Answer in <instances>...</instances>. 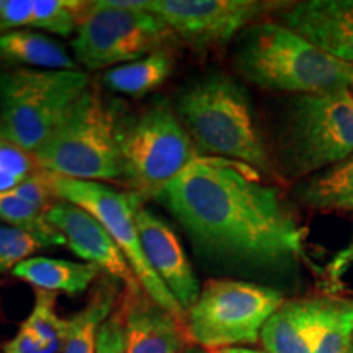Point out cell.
I'll return each mask as SVG.
<instances>
[{"mask_svg": "<svg viewBox=\"0 0 353 353\" xmlns=\"http://www.w3.org/2000/svg\"><path fill=\"white\" fill-rule=\"evenodd\" d=\"M87 88V74L79 69L2 70L0 136L34 154Z\"/></svg>", "mask_w": 353, "mask_h": 353, "instance_id": "cell-6", "label": "cell"}, {"mask_svg": "<svg viewBox=\"0 0 353 353\" xmlns=\"http://www.w3.org/2000/svg\"><path fill=\"white\" fill-rule=\"evenodd\" d=\"M0 219L8 226L37 234L51 247L65 245L63 234L57 231L48 219L46 210L21 200L12 192L0 193Z\"/></svg>", "mask_w": 353, "mask_h": 353, "instance_id": "cell-22", "label": "cell"}, {"mask_svg": "<svg viewBox=\"0 0 353 353\" xmlns=\"http://www.w3.org/2000/svg\"><path fill=\"white\" fill-rule=\"evenodd\" d=\"M353 299H343L341 309L321 335L314 353H352Z\"/></svg>", "mask_w": 353, "mask_h": 353, "instance_id": "cell-26", "label": "cell"}, {"mask_svg": "<svg viewBox=\"0 0 353 353\" xmlns=\"http://www.w3.org/2000/svg\"><path fill=\"white\" fill-rule=\"evenodd\" d=\"M342 303V298L329 296L285 301L265 322L260 334L265 352L314 353Z\"/></svg>", "mask_w": 353, "mask_h": 353, "instance_id": "cell-14", "label": "cell"}, {"mask_svg": "<svg viewBox=\"0 0 353 353\" xmlns=\"http://www.w3.org/2000/svg\"><path fill=\"white\" fill-rule=\"evenodd\" d=\"M0 138H2V136H0Z\"/></svg>", "mask_w": 353, "mask_h": 353, "instance_id": "cell-35", "label": "cell"}, {"mask_svg": "<svg viewBox=\"0 0 353 353\" xmlns=\"http://www.w3.org/2000/svg\"><path fill=\"white\" fill-rule=\"evenodd\" d=\"M51 247L37 234L0 224V273L12 272L17 265L32 259L33 254Z\"/></svg>", "mask_w": 353, "mask_h": 353, "instance_id": "cell-25", "label": "cell"}, {"mask_svg": "<svg viewBox=\"0 0 353 353\" xmlns=\"http://www.w3.org/2000/svg\"><path fill=\"white\" fill-rule=\"evenodd\" d=\"M48 182L57 200H64L72 205L81 206L90 213L99 223L107 229L118 247L126 255L132 272L138 278L141 288L159 306H162L172 314L185 319L179 301L174 298L169 288L162 283L145 259L143 244L136 224V210L139 201L134 195L118 192L101 182H85V180H72L48 174Z\"/></svg>", "mask_w": 353, "mask_h": 353, "instance_id": "cell-10", "label": "cell"}, {"mask_svg": "<svg viewBox=\"0 0 353 353\" xmlns=\"http://www.w3.org/2000/svg\"><path fill=\"white\" fill-rule=\"evenodd\" d=\"M33 157L39 169L64 179H123L117 121L105 107L99 87L88 85Z\"/></svg>", "mask_w": 353, "mask_h": 353, "instance_id": "cell-5", "label": "cell"}, {"mask_svg": "<svg viewBox=\"0 0 353 353\" xmlns=\"http://www.w3.org/2000/svg\"><path fill=\"white\" fill-rule=\"evenodd\" d=\"M352 353H353V348H352Z\"/></svg>", "mask_w": 353, "mask_h": 353, "instance_id": "cell-34", "label": "cell"}, {"mask_svg": "<svg viewBox=\"0 0 353 353\" xmlns=\"http://www.w3.org/2000/svg\"><path fill=\"white\" fill-rule=\"evenodd\" d=\"M57 293L37 290L32 312L21 322L39 342L46 345H64L68 319L57 316Z\"/></svg>", "mask_w": 353, "mask_h": 353, "instance_id": "cell-24", "label": "cell"}, {"mask_svg": "<svg viewBox=\"0 0 353 353\" xmlns=\"http://www.w3.org/2000/svg\"><path fill=\"white\" fill-rule=\"evenodd\" d=\"M64 345H46L34 335L20 325L19 332L3 345V353H63Z\"/></svg>", "mask_w": 353, "mask_h": 353, "instance_id": "cell-31", "label": "cell"}, {"mask_svg": "<svg viewBox=\"0 0 353 353\" xmlns=\"http://www.w3.org/2000/svg\"><path fill=\"white\" fill-rule=\"evenodd\" d=\"M114 301L117 285L108 276L97 285L85 306L68 319L63 353H97L100 329L113 314Z\"/></svg>", "mask_w": 353, "mask_h": 353, "instance_id": "cell-20", "label": "cell"}, {"mask_svg": "<svg viewBox=\"0 0 353 353\" xmlns=\"http://www.w3.org/2000/svg\"><path fill=\"white\" fill-rule=\"evenodd\" d=\"M123 179L139 195L156 196L200 156L175 108L154 101L139 117L117 121Z\"/></svg>", "mask_w": 353, "mask_h": 353, "instance_id": "cell-7", "label": "cell"}, {"mask_svg": "<svg viewBox=\"0 0 353 353\" xmlns=\"http://www.w3.org/2000/svg\"><path fill=\"white\" fill-rule=\"evenodd\" d=\"M234 63L265 90L306 95L348 88L353 65L324 52L280 21L250 25L237 39Z\"/></svg>", "mask_w": 353, "mask_h": 353, "instance_id": "cell-2", "label": "cell"}, {"mask_svg": "<svg viewBox=\"0 0 353 353\" xmlns=\"http://www.w3.org/2000/svg\"><path fill=\"white\" fill-rule=\"evenodd\" d=\"M125 353H183L193 347L187 324L145 294L126 290L120 307Z\"/></svg>", "mask_w": 353, "mask_h": 353, "instance_id": "cell-13", "label": "cell"}, {"mask_svg": "<svg viewBox=\"0 0 353 353\" xmlns=\"http://www.w3.org/2000/svg\"><path fill=\"white\" fill-rule=\"evenodd\" d=\"M183 353H211V352L205 350V348H201V347H196V345H193V347H190L188 350H185Z\"/></svg>", "mask_w": 353, "mask_h": 353, "instance_id": "cell-33", "label": "cell"}, {"mask_svg": "<svg viewBox=\"0 0 353 353\" xmlns=\"http://www.w3.org/2000/svg\"><path fill=\"white\" fill-rule=\"evenodd\" d=\"M38 164L33 154H28L19 145L8 143L0 138V170L7 172L17 179L23 180L26 176L34 174Z\"/></svg>", "mask_w": 353, "mask_h": 353, "instance_id": "cell-27", "label": "cell"}, {"mask_svg": "<svg viewBox=\"0 0 353 353\" xmlns=\"http://www.w3.org/2000/svg\"><path fill=\"white\" fill-rule=\"evenodd\" d=\"M283 303V293L270 286L210 280L185 314V324L193 345L205 350L254 345L265 322Z\"/></svg>", "mask_w": 353, "mask_h": 353, "instance_id": "cell-9", "label": "cell"}, {"mask_svg": "<svg viewBox=\"0 0 353 353\" xmlns=\"http://www.w3.org/2000/svg\"><path fill=\"white\" fill-rule=\"evenodd\" d=\"M13 276L20 278L37 290L51 293L81 294L99 276V268L92 263L70 262L64 259L32 257L17 265Z\"/></svg>", "mask_w": 353, "mask_h": 353, "instance_id": "cell-17", "label": "cell"}, {"mask_svg": "<svg viewBox=\"0 0 353 353\" xmlns=\"http://www.w3.org/2000/svg\"><path fill=\"white\" fill-rule=\"evenodd\" d=\"M211 353H267V352L255 350V348H245V347H232V348H221V350H213Z\"/></svg>", "mask_w": 353, "mask_h": 353, "instance_id": "cell-32", "label": "cell"}, {"mask_svg": "<svg viewBox=\"0 0 353 353\" xmlns=\"http://www.w3.org/2000/svg\"><path fill=\"white\" fill-rule=\"evenodd\" d=\"M33 13V0H7V6L0 13V34L30 28Z\"/></svg>", "mask_w": 353, "mask_h": 353, "instance_id": "cell-30", "label": "cell"}, {"mask_svg": "<svg viewBox=\"0 0 353 353\" xmlns=\"http://www.w3.org/2000/svg\"><path fill=\"white\" fill-rule=\"evenodd\" d=\"M48 219L63 234L65 245L85 263L95 265L110 278L120 280L126 290L141 288L126 255L101 224L81 206L54 200L46 210Z\"/></svg>", "mask_w": 353, "mask_h": 353, "instance_id": "cell-12", "label": "cell"}, {"mask_svg": "<svg viewBox=\"0 0 353 353\" xmlns=\"http://www.w3.org/2000/svg\"><path fill=\"white\" fill-rule=\"evenodd\" d=\"M97 353H125V335H123V317L120 309L105 321L99 334Z\"/></svg>", "mask_w": 353, "mask_h": 353, "instance_id": "cell-29", "label": "cell"}, {"mask_svg": "<svg viewBox=\"0 0 353 353\" xmlns=\"http://www.w3.org/2000/svg\"><path fill=\"white\" fill-rule=\"evenodd\" d=\"M172 30L148 10V0L88 2L72 50L88 70L112 69L152 54L170 41Z\"/></svg>", "mask_w": 353, "mask_h": 353, "instance_id": "cell-8", "label": "cell"}, {"mask_svg": "<svg viewBox=\"0 0 353 353\" xmlns=\"http://www.w3.org/2000/svg\"><path fill=\"white\" fill-rule=\"evenodd\" d=\"M280 23L335 59L353 65V0H307L286 8Z\"/></svg>", "mask_w": 353, "mask_h": 353, "instance_id": "cell-16", "label": "cell"}, {"mask_svg": "<svg viewBox=\"0 0 353 353\" xmlns=\"http://www.w3.org/2000/svg\"><path fill=\"white\" fill-rule=\"evenodd\" d=\"M296 195L307 208L353 213V154L304 180Z\"/></svg>", "mask_w": 353, "mask_h": 353, "instance_id": "cell-19", "label": "cell"}, {"mask_svg": "<svg viewBox=\"0 0 353 353\" xmlns=\"http://www.w3.org/2000/svg\"><path fill=\"white\" fill-rule=\"evenodd\" d=\"M255 175L247 165L201 156L157 200L206 257L247 270H285L303 255V229L276 188Z\"/></svg>", "mask_w": 353, "mask_h": 353, "instance_id": "cell-1", "label": "cell"}, {"mask_svg": "<svg viewBox=\"0 0 353 353\" xmlns=\"http://www.w3.org/2000/svg\"><path fill=\"white\" fill-rule=\"evenodd\" d=\"M0 59L30 69L77 70V61L59 43L32 30H15L0 34Z\"/></svg>", "mask_w": 353, "mask_h": 353, "instance_id": "cell-18", "label": "cell"}, {"mask_svg": "<svg viewBox=\"0 0 353 353\" xmlns=\"http://www.w3.org/2000/svg\"><path fill=\"white\" fill-rule=\"evenodd\" d=\"M136 224L145 259L185 312L200 296V283L192 263L169 224L144 206L136 210Z\"/></svg>", "mask_w": 353, "mask_h": 353, "instance_id": "cell-15", "label": "cell"}, {"mask_svg": "<svg viewBox=\"0 0 353 353\" xmlns=\"http://www.w3.org/2000/svg\"><path fill=\"white\" fill-rule=\"evenodd\" d=\"M175 112L200 156L226 159L255 172L272 170L250 97L226 74H211L185 88Z\"/></svg>", "mask_w": 353, "mask_h": 353, "instance_id": "cell-3", "label": "cell"}, {"mask_svg": "<svg viewBox=\"0 0 353 353\" xmlns=\"http://www.w3.org/2000/svg\"><path fill=\"white\" fill-rule=\"evenodd\" d=\"M278 154L293 179L314 175L353 154L350 88L294 95L278 136Z\"/></svg>", "mask_w": 353, "mask_h": 353, "instance_id": "cell-4", "label": "cell"}, {"mask_svg": "<svg viewBox=\"0 0 353 353\" xmlns=\"http://www.w3.org/2000/svg\"><path fill=\"white\" fill-rule=\"evenodd\" d=\"M13 195H17L21 200L32 203L34 206H39V208L48 210L52 205V198L54 193L50 187V182H48L46 172H41V174H32L26 179L21 180V182L17 185L15 188L10 190Z\"/></svg>", "mask_w": 353, "mask_h": 353, "instance_id": "cell-28", "label": "cell"}, {"mask_svg": "<svg viewBox=\"0 0 353 353\" xmlns=\"http://www.w3.org/2000/svg\"><path fill=\"white\" fill-rule=\"evenodd\" d=\"M174 56L169 50H159L143 59L105 70L103 83L110 90L130 97H143L170 77Z\"/></svg>", "mask_w": 353, "mask_h": 353, "instance_id": "cell-21", "label": "cell"}, {"mask_svg": "<svg viewBox=\"0 0 353 353\" xmlns=\"http://www.w3.org/2000/svg\"><path fill=\"white\" fill-rule=\"evenodd\" d=\"M88 2L77 0H33L30 28L68 37L81 23Z\"/></svg>", "mask_w": 353, "mask_h": 353, "instance_id": "cell-23", "label": "cell"}, {"mask_svg": "<svg viewBox=\"0 0 353 353\" xmlns=\"http://www.w3.org/2000/svg\"><path fill=\"white\" fill-rule=\"evenodd\" d=\"M275 6L259 0H148V10L175 37L198 48L228 43Z\"/></svg>", "mask_w": 353, "mask_h": 353, "instance_id": "cell-11", "label": "cell"}]
</instances>
